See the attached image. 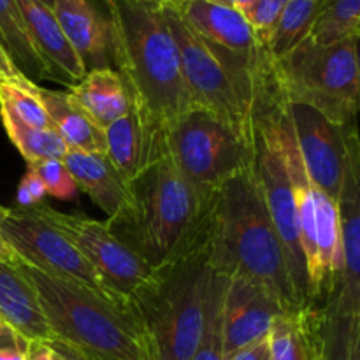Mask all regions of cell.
<instances>
[{
  "instance_id": "obj_1",
  "label": "cell",
  "mask_w": 360,
  "mask_h": 360,
  "mask_svg": "<svg viewBox=\"0 0 360 360\" xmlns=\"http://www.w3.org/2000/svg\"><path fill=\"white\" fill-rule=\"evenodd\" d=\"M111 34V56L134 104L155 127L193 108L162 4L155 0H102Z\"/></svg>"
},
{
  "instance_id": "obj_2",
  "label": "cell",
  "mask_w": 360,
  "mask_h": 360,
  "mask_svg": "<svg viewBox=\"0 0 360 360\" xmlns=\"http://www.w3.org/2000/svg\"><path fill=\"white\" fill-rule=\"evenodd\" d=\"M207 252L213 271L262 285L285 308H304L295 299L255 167L234 176L213 197L207 218Z\"/></svg>"
},
{
  "instance_id": "obj_3",
  "label": "cell",
  "mask_w": 360,
  "mask_h": 360,
  "mask_svg": "<svg viewBox=\"0 0 360 360\" xmlns=\"http://www.w3.org/2000/svg\"><path fill=\"white\" fill-rule=\"evenodd\" d=\"M132 213L122 227H109L153 269L181 259L207 238L213 199L186 179L172 158L162 130L155 160L130 185Z\"/></svg>"
},
{
  "instance_id": "obj_4",
  "label": "cell",
  "mask_w": 360,
  "mask_h": 360,
  "mask_svg": "<svg viewBox=\"0 0 360 360\" xmlns=\"http://www.w3.org/2000/svg\"><path fill=\"white\" fill-rule=\"evenodd\" d=\"M20 269L37 294L53 341L104 360H153L132 306L28 264Z\"/></svg>"
},
{
  "instance_id": "obj_5",
  "label": "cell",
  "mask_w": 360,
  "mask_h": 360,
  "mask_svg": "<svg viewBox=\"0 0 360 360\" xmlns=\"http://www.w3.org/2000/svg\"><path fill=\"white\" fill-rule=\"evenodd\" d=\"M213 267L207 238L181 259L155 269L130 304L143 326L153 360H192L206 323Z\"/></svg>"
},
{
  "instance_id": "obj_6",
  "label": "cell",
  "mask_w": 360,
  "mask_h": 360,
  "mask_svg": "<svg viewBox=\"0 0 360 360\" xmlns=\"http://www.w3.org/2000/svg\"><path fill=\"white\" fill-rule=\"evenodd\" d=\"M276 90L285 102L311 105L340 125H357L359 37L320 46L308 37L273 60Z\"/></svg>"
},
{
  "instance_id": "obj_7",
  "label": "cell",
  "mask_w": 360,
  "mask_h": 360,
  "mask_svg": "<svg viewBox=\"0 0 360 360\" xmlns=\"http://www.w3.org/2000/svg\"><path fill=\"white\" fill-rule=\"evenodd\" d=\"M164 141L186 179L210 199L229 179L248 171L255 157L253 141L195 105L165 127Z\"/></svg>"
},
{
  "instance_id": "obj_8",
  "label": "cell",
  "mask_w": 360,
  "mask_h": 360,
  "mask_svg": "<svg viewBox=\"0 0 360 360\" xmlns=\"http://www.w3.org/2000/svg\"><path fill=\"white\" fill-rule=\"evenodd\" d=\"M0 232L23 264L76 281L112 301L130 304L109 287L69 236L37 207H6L0 204Z\"/></svg>"
},
{
  "instance_id": "obj_9",
  "label": "cell",
  "mask_w": 360,
  "mask_h": 360,
  "mask_svg": "<svg viewBox=\"0 0 360 360\" xmlns=\"http://www.w3.org/2000/svg\"><path fill=\"white\" fill-rule=\"evenodd\" d=\"M276 104L271 105L255 118L253 167H255V174L259 178L271 221L276 229L281 248H283L292 290H294L299 304L309 306L308 271H306V259L301 248L294 190H292L290 179H288L276 125H274Z\"/></svg>"
},
{
  "instance_id": "obj_10",
  "label": "cell",
  "mask_w": 360,
  "mask_h": 360,
  "mask_svg": "<svg viewBox=\"0 0 360 360\" xmlns=\"http://www.w3.org/2000/svg\"><path fill=\"white\" fill-rule=\"evenodd\" d=\"M181 60L186 90L195 108H202L227 123L239 136L253 141L255 120L243 104L234 83L213 53L190 30L174 6H162Z\"/></svg>"
},
{
  "instance_id": "obj_11",
  "label": "cell",
  "mask_w": 360,
  "mask_h": 360,
  "mask_svg": "<svg viewBox=\"0 0 360 360\" xmlns=\"http://www.w3.org/2000/svg\"><path fill=\"white\" fill-rule=\"evenodd\" d=\"M34 207L69 236L70 241L101 273L109 287L127 302L132 301L136 292L155 276L153 267L139 253L134 252L109 227L108 221L94 220L84 214L60 213L46 204H37Z\"/></svg>"
},
{
  "instance_id": "obj_12",
  "label": "cell",
  "mask_w": 360,
  "mask_h": 360,
  "mask_svg": "<svg viewBox=\"0 0 360 360\" xmlns=\"http://www.w3.org/2000/svg\"><path fill=\"white\" fill-rule=\"evenodd\" d=\"M285 108L309 179L338 202L347 176L352 141L359 136L357 125H340L301 102H285Z\"/></svg>"
},
{
  "instance_id": "obj_13",
  "label": "cell",
  "mask_w": 360,
  "mask_h": 360,
  "mask_svg": "<svg viewBox=\"0 0 360 360\" xmlns=\"http://www.w3.org/2000/svg\"><path fill=\"white\" fill-rule=\"evenodd\" d=\"M288 311L267 288L243 276H225L220 309L224 360L264 340L281 313Z\"/></svg>"
},
{
  "instance_id": "obj_14",
  "label": "cell",
  "mask_w": 360,
  "mask_h": 360,
  "mask_svg": "<svg viewBox=\"0 0 360 360\" xmlns=\"http://www.w3.org/2000/svg\"><path fill=\"white\" fill-rule=\"evenodd\" d=\"M340 217L341 273L327 302V311L360 315V144L359 136L350 146L347 176L338 197Z\"/></svg>"
},
{
  "instance_id": "obj_15",
  "label": "cell",
  "mask_w": 360,
  "mask_h": 360,
  "mask_svg": "<svg viewBox=\"0 0 360 360\" xmlns=\"http://www.w3.org/2000/svg\"><path fill=\"white\" fill-rule=\"evenodd\" d=\"M105 157L127 185L155 160L162 144V129L155 127L130 98L129 111L104 130Z\"/></svg>"
},
{
  "instance_id": "obj_16",
  "label": "cell",
  "mask_w": 360,
  "mask_h": 360,
  "mask_svg": "<svg viewBox=\"0 0 360 360\" xmlns=\"http://www.w3.org/2000/svg\"><path fill=\"white\" fill-rule=\"evenodd\" d=\"M77 188L83 190L105 214L111 227H122L132 213V192L105 155L69 150L63 157Z\"/></svg>"
},
{
  "instance_id": "obj_17",
  "label": "cell",
  "mask_w": 360,
  "mask_h": 360,
  "mask_svg": "<svg viewBox=\"0 0 360 360\" xmlns=\"http://www.w3.org/2000/svg\"><path fill=\"white\" fill-rule=\"evenodd\" d=\"M53 13L69 44L79 56L84 72L115 69L108 18L95 0H55Z\"/></svg>"
},
{
  "instance_id": "obj_18",
  "label": "cell",
  "mask_w": 360,
  "mask_h": 360,
  "mask_svg": "<svg viewBox=\"0 0 360 360\" xmlns=\"http://www.w3.org/2000/svg\"><path fill=\"white\" fill-rule=\"evenodd\" d=\"M16 2L32 44L44 62L51 79L67 84V88L76 84L86 72L79 56L60 28L51 7L44 6L41 0Z\"/></svg>"
},
{
  "instance_id": "obj_19",
  "label": "cell",
  "mask_w": 360,
  "mask_h": 360,
  "mask_svg": "<svg viewBox=\"0 0 360 360\" xmlns=\"http://www.w3.org/2000/svg\"><path fill=\"white\" fill-rule=\"evenodd\" d=\"M0 320L30 341H53L37 294L20 267L0 262Z\"/></svg>"
},
{
  "instance_id": "obj_20",
  "label": "cell",
  "mask_w": 360,
  "mask_h": 360,
  "mask_svg": "<svg viewBox=\"0 0 360 360\" xmlns=\"http://www.w3.org/2000/svg\"><path fill=\"white\" fill-rule=\"evenodd\" d=\"M67 91L77 108L101 130L108 129L129 111V90L115 69L90 70Z\"/></svg>"
},
{
  "instance_id": "obj_21",
  "label": "cell",
  "mask_w": 360,
  "mask_h": 360,
  "mask_svg": "<svg viewBox=\"0 0 360 360\" xmlns=\"http://www.w3.org/2000/svg\"><path fill=\"white\" fill-rule=\"evenodd\" d=\"M34 91L41 98L48 112L51 129L60 136L69 150L105 155L104 130L98 129L72 101L69 91L48 90L34 84Z\"/></svg>"
},
{
  "instance_id": "obj_22",
  "label": "cell",
  "mask_w": 360,
  "mask_h": 360,
  "mask_svg": "<svg viewBox=\"0 0 360 360\" xmlns=\"http://www.w3.org/2000/svg\"><path fill=\"white\" fill-rule=\"evenodd\" d=\"M320 311L313 306L278 316L267 334L269 360H316Z\"/></svg>"
},
{
  "instance_id": "obj_23",
  "label": "cell",
  "mask_w": 360,
  "mask_h": 360,
  "mask_svg": "<svg viewBox=\"0 0 360 360\" xmlns=\"http://www.w3.org/2000/svg\"><path fill=\"white\" fill-rule=\"evenodd\" d=\"M0 44L25 77L34 83L51 79L44 62L32 44L16 0H0Z\"/></svg>"
},
{
  "instance_id": "obj_24",
  "label": "cell",
  "mask_w": 360,
  "mask_h": 360,
  "mask_svg": "<svg viewBox=\"0 0 360 360\" xmlns=\"http://www.w3.org/2000/svg\"><path fill=\"white\" fill-rule=\"evenodd\" d=\"M323 0H290L274 25L267 41V51L276 60L304 41L311 32Z\"/></svg>"
},
{
  "instance_id": "obj_25",
  "label": "cell",
  "mask_w": 360,
  "mask_h": 360,
  "mask_svg": "<svg viewBox=\"0 0 360 360\" xmlns=\"http://www.w3.org/2000/svg\"><path fill=\"white\" fill-rule=\"evenodd\" d=\"M320 360H360V315L320 311Z\"/></svg>"
},
{
  "instance_id": "obj_26",
  "label": "cell",
  "mask_w": 360,
  "mask_h": 360,
  "mask_svg": "<svg viewBox=\"0 0 360 360\" xmlns=\"http://www.w3.org/2000/svg\"><path fill=\"white\" fill-rule=\"evenodd\" d=\"M360 35V0H323L308 39L329 46Z\"/></svg>"
},
{
  "instance_id": "obj_27",
  "label": "cell",
  "mask_w": 360,
  "mask_h": 360,
  "mask_svg": "<svg viewBox=\"0 0 360 360\" xmlns=\"http://www.w3.org/2000/svg\"><path fill=\"white\" fill-rule=\"evenodd\" d=\"M34 81L25 76H0V112L34 129H51L48 112L34 91Z\"/></svg>"
},
{
  "instance_id": "obj_28",
  "label": "cell",
  "mask_w": 360,
  "mask_h": 360,
  "mask_svg": "<svg viewBox=\"0 0 360 360\" xmlns=\"http://www.w3.org/2000/svg\"><path fill=\"white\" fill-rule=\"evenodd\" d=\"M2 118V125L6 129L7 137L11 143L18 148L27 164L37 160H46V158H53V160H63L69 148L65 146L58 134L53 129H34L25 123L18 122L7 112H0Z\"/></svg>"
},
{
  "instance_id": "obj_29",
  "label": "cell",
  "mask_w": 360,
  "mask_h": 360,
  "mask_svg": "<svg viewBox=\"0 0 360 360\" xmlns=\"http://www.w3.org/2000/svg\"><path fill=\"white\" fill-rule=\"evenodd\" d=\"M225 274L211 273L210 290H207L206 304V323L200 343L197 347L192 360H224L221 352V334H220V309H221V294H224Z\"/></svg>"
},
{
  "instance_id": "obj_30",
  "label": "cell",
  "mask_w": 360,
  "mask_h": 360,
  "mask_svg": "<svg viewBox=\"0 0 360 360\" xmlns=\"http://www.w3.org/2000/svg\"><path fill=\"white\" fill-rule=\"evenodd\" d=\"M28 169H32L42 179L46 192L51 197H55V199L70 200L77 193L76 183H74L69 169L65 167L62 160L46 158V160L30 162Z\"/></svg>"
},
{
  "instance_id": "obj_31",
  "label": "cell",
  "mask_w": 360,
  "mask_h": 360,
  "mask_svg": "<svg viewBox=\"0 0 360 360\" xmlns=\"http://www.w3.org/2000/svg\"><path fill=\"white\" fill-rule=\"evenodd\" d=\"M288 2L290 0H255L250 6V9H246L243 13L246 20H248V23L252 25L260 44L266 46V49L267 41L271 37V32H273L278 18L281 16V13H283Z\"/></svg>"
},
{
  "instance_id": "obj_32",
  "label": "cell",
  "mask_w": 360,
  "mask_h": 360,
  "mask_svg": "<svg viewBox=\"0 0 360 360\" xmlns=\"http://www.w3.org/2000/svg\"><path fill=\"white\" fill-rule=\"evenodd\" d=\"M32 341L0 320V360H28Z\"/></svg>"
},
{
  "instance_id": "obj_33",
  "label": "cell",
  "mask_w": 360,
  "mask_h": 360,
  "mask_svg": "<svg viewBox=\"0 0 360 360\" xmlns=\"http://www.w3.org/2000/svg\"><path fill=\"white\" fill-rule=\"evenodd\" d=\"M48 195L46 186L42 179L35 174L32 169H27V174L21 178L20 185H18L16 200L20 207H34L37 204H42L44 197Z\"/></svg>"
},
{
  "instance_id": "obj_34",
  "label": "cell",
  "mask_w": 360,
  "mask_h": 360,
  "mask_svg": "<svg viewBox=\"0 0 360 360\" xmlns=\"http://www.w3.org/2000/svg\"><path fill=\"white\" fill-rule=\"evenodd\" d=\"M225 360H269V345H267V338L241 348V350H238L236 354H232L231 357H227Z\"/></svg>"
},
{
  "instance_id": "obj_35",
  "label": "cell",
  "mask_w": 360,
  "mask_h": 360,
  "mask_svg": "<svg viewBox=\"0 0 360 360\" xmlns=\"http://www.w3.org/2000/svg\"><path fill=\"white\" fill-rule=\"evenodd\" d=\"M28 360H67V359H63L51 343H44V341H32Z\"/></svg>"
},
{
  "instance_id": "obj_36",
  "label": "cell",
  "mask_w": 360,
  "mask_h": 360,
  "mask_svg": "<svg viewBox=\"0 0 360 360\" xmlns=\"http://www.w3.org/2000/svg\"><path fill=\"white\" fill-rule=\"evenodd\" d=\"M49 343H51L53 347L56 348V352H58V354L62 355L63 359H67V360H104V359L94 357V355H88V354H84V352H79V350H76V348H70V347H67V345H63V343H58V341H49Z\"/></svg>"
},
{
  "instance_id": "obj_37",
  "label": "cell",
  "mask_w": 360,
  "mask_h": 360,
  "mask_svg": "<svg viewBox=\"0 0 360 360\" xmlns=\"http://www.w3.org/2000/svg\"><path fill=\"white\" fill-rule=\"evenodd\" d=\"M0 262L7 264V266H13V267H20L21 264H23L20 260V257L16 255V252L11 248L9 243L4 239L2 232H0Z\"/></svg>"
},
{
  "instance_id": "obj_38",
  "label": "cell",
  "mask_w": 360,
  "mask_h": 360,
  "mask_svg": "<svg viewBox=\"0 0 360 360\" xmlns=\"http://www.w3.org/2000/svg\"><path fill=\"white\" fill-rule=\"evenodd\" d=\"M0 76H7V77L23 76V74L16 69V65L11 62V58L7 56L6 49L2 48V44H0Z\"/></svg>"
},
{
  "instance_id": "obj_39",
  "label": "cell",
  "mask_w": 360,
  "mask_h": 360,
  "mask_svg": "<svg viewBox=\"0 0 360 360\" xmlns=\"http://www.w3.org/2000/svg\"><path fill=\"white\" fill-rule=\"evenodd\" d=\"M210 2L218 4V6H225V7H231V9L239 11V13H245L246 9H250L255 0H210Z\"/></svg>"
},
{
  "instance_id": "obj_40",
  "label": "cell",
  "mask_w": 360,
  "mask_h": 360,
  "mask_svg": "<svg viewBox=\"0 0 360 360\" xmlns=\"http://www.w3.org/2000/svg\"><path fill=\"white\" fill-rule=\"evenodd\" d=\"M155 2L162 4V6H178V4L183 2V0H155Z\"/></svg>"
},
{
  "instance_id": "obj_41",
  "label": "cell",
  "mask_w": 360,
  "mask_h": 360,
  "mask_svg": "<svg viewBox=\"0 0 360 360\" xmlns=\"http://www.w3.org/2000/svg\"><path fill=\"white\" fill-rule=\"evenodd\" d=\"M42 4H44V6H48V7H51L53 9V2H55V0H41Z\"/></svg>"
},
{
  "instance_id": "obj_42",
  "label": "cell",
  "mask_w": 360,
  "mask_h": 360,
  "mask_svg": "<svg viewBox=\"0 0 360 360\" xmlns=\"http://www.w3.org/2000/svg\"><path fill=\"white\" fill-rule=\"evenodd\" d=\"M316 360H320V359H319V355H316Z\"/></svg>"
}]
</instances>
